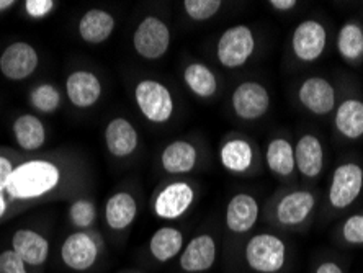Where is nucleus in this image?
<instances>
[{"label":"nucleus","instance_id":"obj_17","mask_svg":"<svg viewBox=\"0 0 363 273\" xmlns=\"http://www.w3.org/2000/svg\"><path fill=\"white\" fill-rule=\"evenodd\" d=\"M316 198L308 190L291 191L281 198L277 205L275 215L283 226H300L311 215Z\"/></svg>","mask_w":363,"mask_h":273},{"label":"nucleus","instance_id":"obj_2","mask_svg":"<svg viewBox=\"0 0 363 273\" xmlns=\"http://www.w3.org/2000/svg\"><path fill=\"white\" fill-rule=\"evenodd\" d=\"M249 269L257 273H277L286 260V245L279 235L262 233L249 239L244 249Z\"/></svg>","mask_w":363,"mask_h":273},{"label":"nucleus","instance_id":"obj_19","mask_svg":"<svg viewBox=\"0 0 363 273\" xmlns=\"http://www.w3.org/2000/svg\"><path fill=\"white\" fill-rule=\"evenodd\" d=\"M115 30L113 15L106 10L92 9L85 12L79 20V36L89 45H101L110 38Z\"/></svg>","mask_w":363,"mask_h":273},{"label":"nucleus","instance_id":"obj_34","mask_svg":"<svg viewBox=\"0 0 363 273\" xmlns=\"http://www.w3.org/2000/svg\"><path fill=\"white\" fill-rule=\"evenodd\" d=\"M0 273H30L28 265L25 264L12 249L0 252Z\"/></svg>","mask_w":363,"mask_h":273},{"label":"nucleus","instance_id":"obj_27","mask_svg":"<svg viewBox=\"0 0 363 273\" xmlns=\"http://www.w3.org/2000/svg\"><path fill=\"white\" fill-rule=\"evenodd\" d=\"M265 159L272 172L280 177L291 175L293 170L296 169L295 147L291 146L290 141L283 138L272 139L269 146H267Z\"/></svg>","mask_w":363,"mask_h":273},{"label":"nucleus","instance_id":"obj_33","mask_svg":"<svg viewBox=\"0 0 363 273\" xmlns=\"http://www.w3.org/2000/svg\"><path fill=\"white\" fill-rule=\"evenodd\" d=\"M12 159H9L4 154H0V221L9 215L10 211V200L7 196V182L9 175L13 170Z\"/></svg>","mask_w":363,"mask_h":273},{"label":"nucleus","instance_id":"obj_29","mask_svg":"<svg viewBox=\"0 0 363 273\" xmlns=\"http://www.w3.org/2000/svg\"><path fill=\"white\" fill-rule=\"evenodd\" d=\"M337 51L345 61H357L363 56V30L355 21H349L337 35Z\"/></svg>","mask_w":363,"mask_h":273},{"label":"nucleus","instance_id":"obj_21","mask_svg":"<svg viewBox=\"0 0 363 273\" xmlns=\"http://www.w3.org/2000/svg\"><path fill=\"white\" fill-rule=\"evenodd\" d=\"M296 169L304 177L314 179L323 172L324 167V149L318 136L304 135L295 146Z\"/></svg>","mask_w":363,"mask_h":273},{"label":"nucleus","instance_id":"obj_10","mask_svg":"<svg viewBox=\"0 0 363 273\" xmlns=\"http://www.w3.org/2000/svg\"><path fill=\"white\" fill-rule=\"evenodd\" d=\"M231 104L234 113L241 120L254 121L262 118L269 111L270 94L262 84L247 80V82H242L234 90Z\"/></svg>","mask_w":363,"mask_h":273},{"label":"nucleus","instance_id":"obj_1","mask_svg":"<svg viewBox=\"0 0 363 273\" xmlns=\"http://www.w3.org/2000/svg\"><path fill=\"white\" fill-rule=\"evenodd\" d=\"M62 182V170L52 160L31 159L13 165L9 175L7 196L13 201H33L55 191Z\"/></svg>","mask_w":363,"mask_h":273},{"label":"nucleus","instance_id":"obj_9","mask_svg":"<svg viewBox=\"0 0 363 273\" xmlns=\"http://www.w3.org/2000/svg\"><path fill=\"white\" fill-rule=\"evenodd\" d=\"M195 201L194 186L186 182H172L159 191L154 200V213L159 219L172 221L184 216Z\"/></svg>","mask_w":363,"mask_h":273},{"label":"nucleus","instance_id":"obj_26","mask_svg":"<svg viewBox=\"0 0 363 273\" xmlns=\"http://www.w3.org/2000/svg\"><path fill=\"white\" fill-rule=\"evenodd\" d=\"M335 128L347 139L363 136V101L357 99L344 100L335 111Z\"/></svg>","mask_w":363,"mask_h":273},{"label":"nucleus","instance_id":"obj_23","mask_svg":"<svg viewBox=\"0 0 363 273\" xmlns=\"http://www.w3.org/2000/svg\"><path fill=\"white\" fill-rule=\"evenodd\" d=\"M199 160V151L194 144L177 139L164 147L161 164L167 174H189L194 170Z\"/></svg>","mask_w":363,"mask_h":273},{"label":"nucleus","instance_id":"obj_18","mask_svg":"<svg viewBox=\"0 0 363 273\" xmlns=\"http://www.w3.org/2000/svg\"><path fill=\"white\" fill-rule=\"evenodd\" d=\"M259 219V203L252 195L238 194L228 203L226 226L234 234H245Z\"/></svg>","mask_w":363,"mask_h":273},{"label":"nucleus","instance_id":"obj_35","mask_svg":"<svg viewBox=\"0 0 363 273\" xmlns=\"http://www.w3.org/2000/svg\"><path fill=\"white\" fill-rule=\"evenodd\" d=\"M342 235L349 244H363V215L350 216L342 226Z\"/></svg>","mask_w":363,"mask_h":273},{"label":"nucleus","instance_id":"obj_7","mask_svg":"<svg viewBox=\"0 0 363 273\" xmlns=\"http://www.w3.org/2000/svg\"><path fill=\"white\" fill-rule=\"evenodd\" d=\"M40 64L38 51L26 41H15L5 48L0 55V72L13 82L33 76Z\"/></svg>","mask_w":363,"mask_h":273},{"label":"nucleus","instance_id":"obj_3","mask_svg":"<svg viewBox=\"0 0 363 273\" xmlns=\"http://www.w3.org/2000/svg\"><path fill=\"white\" fill-rule=\"evenodd\" d=\"M135 100L143 116L151 123H167L174 115V97L162 82L154 79L140 80L135 89Z\"/></svg>","mask_w":363,"mask_h":273},{"label":"nucleus","instance_id":"obj_20","mask_svg":"<svg viewBox=\"0 0 363 273\" xmlns=\"http://www.w3.org/2000/svg\"><path fill=\"white\" fill-rule=\"evenodd\" d=\"M138 216V201L128 191H116L106 200L105 221L113 231H125Z\"/></svg>","mask_w":363,"mask_h":273},{"label":"nucleus","instance_id":"obj_31","mask_svg":"<svg viewBox=\"0 0 363 273\" xmlns=\"http://www.w3.org/2000/svg\"><path fill=\"white\" fill-rule=\"evenodd\" d=\"M95 219H97V208L92 200L79 198L69 206V221L76 228V231H89V228L94 226Z\"/></svg>","mask_w":363,"mask_h":273},{"label":"nucleus","instance_id":"obj_16","mask_svg":"<svg viewBox=\"0 0 363 273\" xmlns=\"http://www.w3.org/2000/svg\"><path fill=\"white\" fill-rule=\"evenodd\" d=\"M69 101L77 108H90L101 97V82L92 71H74L66 80Z\"/></svg>","mask_w":363,"mask_h":273},{"label":"nucleus","instance_id":"obj_12","mask_svg":"<svg viewBox=\"0 0 363 273\" xmlns=\"http://www.w3.org/2000/svg\"><path fill=\"white\" fill-rule=\"evenodd\" d=\"M218 257L216 240L210 234H199L182 250L179 267L185 273H205L213 269Z\"/></svg>","mask_w":363,"mask_h":273},{"label":"nucleus","instance_id":"obj_8","mask_svg":"<svg viewBox=\"0 0 363 273\" xmlns=\"http://www.w3.org/2000/svg\"><path fill=\"white\" fill-rule=\"evenodd\" d=\"M363 186V169L359 164L345 162L333 174L329 189L330 205L337 210H345L359 198Z\"/></svg>","mask_w":363,"mask_h":273},{"label":"nucleus","instance_id":"obj_15","mask_svg":"<svg viewBox=\"0 0 363 273\" xmlns=\"http://www.w3.org/2000/svg\"><path fill=\"white\" fill-rule=\"evenodd\" d=\"M105 144L111 156L125 159L130 157L138 149L140 136H138L136 128L133 126L130 120L123 116H116L106 125Z\"/></svg>","mask_w":363,"mask_h":273},{"label":"nucleus","instance_id":"obj_30","mask_svg":"<svg viewBox=\"0 0 363 273\" xmlns=\"http://www.w3.org/2000/svg\"><path fill=\"white\" fill-rule=\"evenodd\" d=\"M30 104L41 113H55L61 106V94L52 84H40L31 90Z\"/></svg>","mask_w":363,"mask_h":273},{"label":"nucleus","instance_id":"obj_24","mask_svg":"<svg viewBox=\"0 0 363 273\" xmlns=\"http://www.w3.org/2000/svg\"><path fill=\"white\" fill-rule=\"evenodd\" d=\"M184 244L185 239L182 231L172 226H162L149 239V250L157 262L167 264L184 250Z\"/></svg>","mask_w":363,"mask_h":273},{"label":"nucleus","instance_id":"obj_37","mask_svg":"<svg viewBox=\"0 0 363 273\" xmlns=\"http://www.w3.org/2000/svg\"><path fill=\"white\" fill-rule=\"evenodd\" d=\"M270 5L279 12H288V10L296 7V0H272Z\"/></svg>","mask_w":363,"mask_h":273},{"label":"nucleus","instance_id":"obj_32","mask_svg":"<svg viewBox=\"0 0 363 273\" xmlns=\"http://www.w3.org/2000/svg\"><path fill=\"white\" fill-rule=\"evenodd\" d=\"M220 0H185V13L194 21H206L220 12Z\"/></svg>","mask_w":363,"mask_h":273},{"label":"nucleus","instance_id":"obj_22","mask_svg":"<svg viewBox=\"0 0 363 273\" xmlns=\"http://www.w3.org/2000/svg\"><path fill=\"white\" fill-rule=\"evenodd\" d=\"M15 143L25 152L38 151L46 143V128L36 115L23 113L15 118L13 126Z\"/></svg>","mask_w":363,"mask_h":273},{"label":"nucleus","instance_id":"obj_4","mask_svg":"<svg viewBox=\"0 0 363 273\" xmlns=\"http://www.w3.org/2000/svg\"><path fill=\"white\" fill-rule=\"evenodd\" d=\"M101 244L90 231H74L62 240L60 257L69 270L84 273L94 269L100 259Z\"/></svg>","mask_w":363,"mask_h":273},{"label":"nucleus","instance_id":"obj_11","mask_svg":"<svg viewBox=\"0 0 363 273\" xmlns=\"http://www.w3.org/2000/svg\"><path fill=\"white\" fill-rule=\"evenodd\" d=\"M325 43H328L325 28L318 20H304L293 31V52L303 62L318 61L325 50Z\"/></svg>","mask_w":363,"mask_h":273},{"label":"nucleus","instance_id":"obj_6","mask_svg":"<svg viewBox=\"0 0 363 273\" xmlns=\"http://www.w3.org/2000/svg\"><path fill=\"white\" fill-rule=\"evenodd\" d=\"M170 40L172 36H170L167 23L159 17L149 15L136 26L135 35H133V46L141 57L147 61H156L169 51Z\"/></svg>","mask_w":363,"mask_h":273},{"label":"nucleus","instance_id":"obj_28","mask_svg":"<svg viewBox=\"0 0 363 273\" xmlns=\"http://www.w3.org/2000/svg\"><path fill=\"white\" fill-rule=\"evenodd\" d=\"M184 80L191 92L200 99H210L218 92V79L210 67L201 62H191L185 67Z\"/></svg>","mask_w":363,"mask_h":273},{"label":"nucleus","instance_id":"obj_38","mask_svg":"<svg viewBox=\"0 0 363 273\" xmlns=\"http://www.w3.org/2000/svg\"><path fill=\"white\" fill-rule=\"evenodd\" d=\"M316 273H344V272L337 264H335V262H324V264L318 267Z\"/></svg>","mask_w":363,"mask_h":273},{"label":"nucleus","instance_id":"obj_25","mask_svg":"<svg viewBox=\"0 0 363 273\" xmlns=\"http://www.w3.org/2000/svg\"><path fill=\"white\" fill-rule=\"evenodd\" d=\"M252 146L241 138L228 139L220 149V160L223 167L233 174L247 172L252 165Z\"/></svg>","mask_w":363,"mask_h":273},{"label":"nucleus","instance_id":"obj_36","mask_svg":"<svg viewBox=\"0 0 363 273\" xmlns=\"http://www.w3.org/2000/svg\"><path fill=\"white\" fill-rule=\"evenodd\" d=\"M56 7L52 0H26L23 4V12L33 20H41L50 15Z\"/></svg>","mask_w":363,"mask_h":273},{"label":"nucleus","instance_id":"obj_5","mask_svg":"<svg viewBox=\"0 0 363 273\" xmlns=\"http://www.w3.org/2000/svg\"><path fill=\"white\" fill-rule=\"evenodd\" d=\"M255 38L247 25H236L220 36L216 45V56L221 66L236 69L244 66L254 55Z\"/></svg>","mask_w":363,"mask_h":273},{"label":"nucleus","instance_id":"obj_14","mask_svg":"<svg viewBox=\"0 0 363 273\" xmlns=\"http://www.w3.org/2000/svg\"><path fill=\"white\" fill-rule=\"evenodd\" d=\"M301 105L313 115H329L335 106V90L329 80L323 77H309L298 90Z\"/></svg>","mask_w":363,"mask_h":273},{"label":"nucleus","instance_id":"obj_39","mask_svg":"<svg viewBox=\"0 0 363 273\" xmlns=\"http://www.w3.org/2000/svg\"><path fill=\"white\" fill-rule=\"evenodd\" d=\"M13 5H17L15 0H0V13L7 12V10L13 9Z\"/></svg>","mask_w":363,"mask_h":273},{"label":"nucleus","instance_id":"obj_13","mask_svg":"<svg viewBox=\"0 0 363 273\" xmlns=\"http://www.w3.org/2000/svg\"><path fill=\"white\" fill-rule=\"evenodd\" d=\"M28 267H43L50 257V240L30 228L17 229L12 235V247Z\"/></svg>","mask_w":363,"mask_h":273}]
</instances>
